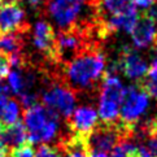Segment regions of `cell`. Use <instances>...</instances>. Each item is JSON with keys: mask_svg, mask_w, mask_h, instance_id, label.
Returning a JSON list of instances; mask_svg holds the SVG:
<instances>
[{"mask_svg": "<svg viewBox=\"0 0 157 157\" xmlns=\"http://www.w3.org/2000/svg\"><path fill=\"white\" fill-rule=\"evenodd\" d=\"M63 68L66 86L71 90H88L104 78L106 59L100 49L91 47L64 64Z\"/></svg>", "mask_w": 157, "mask_h": 157, "instance_id": "1", "label": "cell"}, {"mask_svg": "<svg viewBox=\"0 0 157 157\" xmlns=\"http://www.w3.org/2000/svg\"><path fill=\"white\" fill-rule=\"evenodd\" d=\"M61 117L42 104L27 108L24 114V126L30 144H47L59 136Z\"/></svg>", "mask_w": 157, "mask_h": 157, "instance_id": "2", "label": "cell"}, {"mask_svg": "<svg viewBox=\"0 0 157 157\" xmlns=\"http://www.w3.org/2000/svg\"><path fill=\"white\" fill-rule=\"evenodd\" d=\"M126 87L118 75L105 74L100 85L98 114L104 125H116L120 121V109Z\"/></svg>", "mask_w": 157, "mask_h": 157, "instance_id": "3", "label": "cell"}, {"mask_svg": "<svg viewBox=\"0 0 157 157\" xmlns=\"http://www.w3.org/2000/svg\"><path fill=\"white\" fill-rule=\"evenodd\" d=\"M149 104L151 96L143 86L131 85L126 87L120 109V123L132 131L138 122L147 113Z\"/></svg>", "mask_w": 157, "mask_h": 157, "instance_id": "4", "label": "cell"}, {"mask_svg": "<svg viewBox=\"0 0 157 157\" xmlns=\"http://www.w3.org/2000/svg\"><path fill=\"white\" fill-rule=\"evenodd\" d=\"M131 134L132 131L121 123H116V125H104L103 123L100 126L98 125L96 128L86 136L88 152L109 153L122 138L130 136Z\"/></svg>", "mask_w": 157, "mask_h": 157, "instance_id": "5", "label": "cell"}, {"mask_svg": "<svg viewBox=\"0 0 157 157\" xmlns=\"http://www.w3.org/2000/svg\"><path fill=\"white\" fill-rule=\"evenodd\" d=\"M40 99L44 106L64 118H69L77 104V94L74 90L60 83H53L52 86L43 90Z\"/></svg>", "mask_w": 157, "mask_h": 157, "instance_id": "6", "label": "cell"}, {"mask_svg": "<svg viewBox=\"0 0 157 157\" xmlns=\"http://www.w3.org/2000/svg\"><path fill=\"white\" fill-rule=\"evenodd\" d=\"M85 5H92V0H48L47 12L60 30L77 26L78 17Z\"/></svg>", "mask_w": 157, "mask_h": 157, "instance_id": "7", "label": "cell"}, {"mask_svg": "<svg viewBox=\"0 0 157 157\" xmlns=\"http://www.w3.org/2000/svg\"><path fill=\"white\" fill-rule=\"evenodd\" d=\"M117 61L120 65V71H122L130 81H144L148 74L149 66L147 61L130 46L123 47L120 59Z\"/></svg>", "mask_w": 157, "mask_h": 157, "instance_id": "8", "label": "cell"}, {"mask_svg": "<svg viewBox=\"0 0 157 157\" xmlns=\"http://www.w3.org/2000/svg\"><path fill=\"white\" fill-rule=\"evenodd\" d=\"M99 114L98 110L90 105H83L74 109L68 118V125L73 135L86 138L98 126Z\"/></svg>", "mask_w": 157, "mask_h": 157, "instance_id": "9", "label": "cell"}, {"mask_svg": "<svg viewBox=\"0 0 157 157\" xmlns=\"http://www.w3.org/2000/svg\"><path fill=\"white\" fill-rule=\"evenodd\" d=\"M25 10L20 4H4L0 7V35L10 33H26Z\"/></svg>", "mask_w": 157, "mask_h": 157, "instance_id": "10", "label": "cell"}, {"mask_svg": "<svg viewBox=\"0 0 157 157\" xmlns=\"http://www.w3.org/2000/svg\"><path fill=\"white\" fill-rule=\"evenodd\" d=\"M33 43L38 51L44 53V56L55 63V43H56V34L51 24L47 21H38L33 29Z\"/></svg>", "mask_w": 157, "mask_h": 157, "instance_id": "11", "label": "cell"}, {"mask_svg": "<svg viewBox=\"0 0 157 157\" xmlns=\"http://www.w3.org/2000/svg\"><path fill=\"white\" fill-rule=\"evenodd\" d=\"M131 40L134 47L145 49L157 43V27L156 22L147 14L139 17L134 30L131 31Z\"/></svg>", "mask_w": 157, "mask_h": 157, "instance_id": "12", "label": "cell"}, {"mask_svg": "<svg viewBox=\"0 0 157 157\" xmlns=\"http://www.w3.org/2000/svg\"><path fill=\"white\" fill-rule=\"evenodd\" d=\"M61 155H65V157H88L90 152L86 144V138L70 135L66 139H61L57 145H55Z\"/></svg>", "mask_w": 157, "mask_h": 157, "instance_id": "13", "label": "cell"}, {"mask_svg": "<svg viewBox=\"0 0 157 157\" xmlns=\"http://www.w3.org/2000/svg\"><path fill=\"white\" fill-rule=\"evenodd\" d=\"M2 140L8 148H18L24 145L27 140V132L24 123L17 122L14 125L3 127Z\"/></svg>", "mask_w": 157, "mask_h": 157, "instance_id": "14", "label": "cell"}, {"mask_svg": "<svg viewBox=\"0 0 157 157\" xmlns=\"http://www.w3.org/2000/svg\"><path fill=\"white\" fill-rule=\"evenodd\" d=\"M24 34L25 33H10L0 35V53L7 57L16 53H22Z\"/></svg>", "mask_w": 157, "mask_h": 157, "instance_id": "15", "label": "cell"}, {"mask_svg": "<svg viewBox=\"0 0 157 157\" xmlns=\"http://www.w3.org/2000/svg\"><path fill=\"white\" fill-rule=\"evenodd\" d=\"M20 114H21V106L18 101L14 99H9L7 106H5L4 113H3V117L0 120V123H2L3 127L14 125V123L18 122Z\"/></svg>", "mask_w": 157, "mask_h": 157, "instance_id": "16", "label": "cell"}, {"mask_svg": "<svg viewBox=\"0 0 157 157\" xmlns=\"http://www.w3.org/2000/svg\"><path fill=\"white\" fill-rule=\"evenodd\" d=\"M35 157H63V155L56 147H51L48 144H40L35 152Z\"/></svg>", "mask_w": 157, "mask_h": 157, "instance_id": "17", "label": "cell"}, {"mask_svg": "<svg viewBox=\"0 0 157 157\" xmlns=\"http://www.w3.org/2000/svg\"><path fill=\"white\" fill-rule=\"evenodd\" d=\"M12 157H35V151L31 144L25 143L18 148H14L12 152Z\"/></svg>", "mask_w": 157, "mask_h": 157, "instance_id": "18", "label": "cell"}, {"mask_svg": "<svg viewBox=\"0 0 157 157\" xmlns=\"http://www.w3.org/2000/svg\"><path fill=\"white\" fill-rule=\"evenodd\" d=\"M9 70H10V65H9L8 57L0 53V79H4L8 75Z\"/></svg>", "mask_w": 157, "mask_h": 157, "instance_id": "19", "label": "cell"}, {"mask_svg": "<svg viewBox=\"0 0 157 157\" xmlns=\"http://www.w3.org/2000/svg\"><path fill=\"white\" fill-rule=\"evenodd\" d=\"M136 157H156L152 152H149V151L144 147V145H138V151H136Z\"/></svg>", "mask_w": 157, "mask_h": 157, "instance_id": "20", "label": "cell"}, {"mask_svg": "<svg viewBox=\"0 0 157 157\" xmlns=\"http://www.w3.org/2000/svg\"><path fill=\"white\" fill-rule=\"evenodd\" d=\"M8 100L9 99H8L7 95H0V120H2V117H3L5 106H7V104H8Z\"/></svg>", "mask_w": 157, "mask_h": 157, "instance_id": "21", "label": "cell"}, {"mask_svg": "<svg viewBox=\"0 0 157 157\" xmlns=\"http://www.w3.org/2000/svg\"><path fill=\"white\" fill-rule=\"evenodd\" d=\"M147 16L149 18H152L155 22L157 21V2L151 7L149 9H148V13H147Z\"/></svg>", "mask_w": 157, "mask_h": 157, "instance_id": "22", "label": "cell"}, {"mask_svg": "<svg viewBox=\"0 0 157 157\" xmlns=\"http://www.w3.org/2000/svg\"><path fill=\"white\" fill-rule=\"evenodd\" d=\"M9 92H10V90H9L8 83H5L3 79H0V95H7L8 96Z\"/></svg>", "mask_w": 157, "mask_h": 157, "instance_id": "23", "label": "cell"}, {"mask_svg": "<svg viewBox=\"0 0 157 157\" xmlns=\"http://www.w3.org/2000/svg\"><path fill=\"white\" fill-rule=\"evenodd\" d=\"M8 155V147L3 143V140L0 139V157H5Z\"/></svg>", "mask_w": 157, "mask_h": 157, "instance_id": "24", "label": "cell"}, {"mask_svg": "<svg viewBox=\"0 0 157 157\" xmlns=\"http://www.w3.org/2000/svg\"><path fill=\"white\" fill-rule=\"evenodd\" d=\"M90 155H91L90 157H110L108 153H101V152H92Z\"/></svg>", "mask_w": 157, "mask_h": 157, "instance_id": "25", "label": "cell"}, {"mask_svg": "<svg viewBox=\"0 0 157 157\" xmlns=\"http://www.w3.org/2000/svg\"><path fill=\"white\" fill-rule=\"evenodd\" d=\"M5 4H20V0H3Z\"/></svg>", "mask_w": 157, "mask_h": 157, "instance_id": "26", "label": "cell"}, {"mask_svg": "<svg viewBox=\"0 0 157 157\" xmlns=\"http://www.w3.org/2000/svg\"><path fill=\"white\" fill-rule=\"evenodd\" d=\"M27 2H29L31 5H38V4H40L43 0H27Z\"/></svg>", "mask_w": 157, "mask_h": 157, "instance_id": "27", "label": "cell"}, {"mask_svg": "<svg viewBox=\"0 0 157 157\" xmlns=\"http://www.w3.org/2000/svg\"><path fill=\"white\" fill-rule=\"evenodd\" d=\"M2 131H3V126H2V123H0V136H2Z\"/></svg>", "mask_w": 157, "mask_h": 157, "instance_id": "28", "label": "cell"}, {"mask_svg": "<svg viewBox=\"0 0 157 157\" xmlns=\"http://www.w3.org/2000/svg\"><path fill=\"white\" fill-rule=\"evenodd\" d=\"M2 3H3V0H0V7H2Z\"/></svg>", "mask_w": 157, "mask_h": 157, "instance_id": "29", "label": "cell"}, {"mask_svg": "<svg viewBox=\"0 0 157 157\" xmlns=\"http://www.w3.org/2000/svg\"><path fill=\"white\" fill-rule=\"evenodd\" d=\"M5 157H8V156H5Z\"/></svg>", "mask_w": 157, "mask_h": 157, "instance_id": "30", "label": "cell"}]
</instances>
